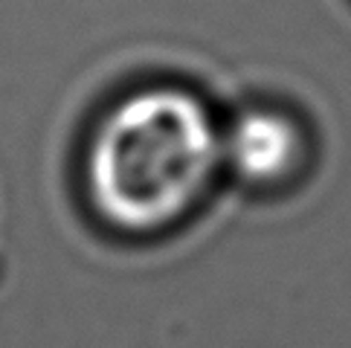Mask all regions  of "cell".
Here are the masks:
<instances>
[{"instance_id":"obj_1","label":"cell","mask_w":351,"mask_h":348,"mask_svg":"<svg viewBox=\"0 0 351 348\" xmlns=\"http://www.w3.org/2000/svg\"><path fill=\"white\" fill-rule=\"evenodd\" d=\"M218 154V134L197 99L180 90L136 93L96 134L90 195L110 223L152 229L195 201Z\"/></svg>"},{"instance_id":"obj_2","label":"cell","mask_w":351,"mask_h":348,"mask_svg":"<svg viewBox=\"0 0 351 348\" xmlns=\"http://www.w3.org/2000/svg\"><path fill=\"white\" fill-rule=\"evenodd\" d=\"M296 131L279 114L250 110L227 134L230 163L250 180H273L287 171L296 157Z\"/></svg>"}]
</instances>
